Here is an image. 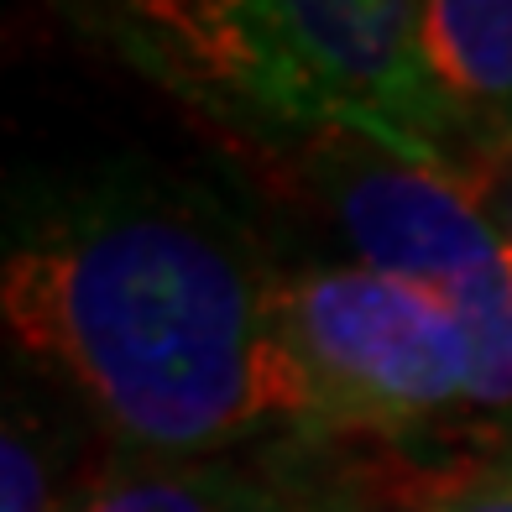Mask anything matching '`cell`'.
<instances>
[{
	"label": "cell",
	"mask_w": 512,
	"mask_h": 512,
	"mask_svg": "<svg viewBox=\"0 0 512 512\" xmlns=\"http://www.w3.org/2000/svg\"><path fill=\"white\" fill-rule=\"evenodd\" d=\"M0 314L126 455L199 460L283 418L314 424L283 277L209 199H79L6 251Z\"/></svg>",
	"instance_id": "1"
},
{
	"label": "cell",
	"mask_w": 512,
	"mask_h": 512,
	"mask_svg": "<svg viewBox=\"0 0 512 512\" xmlns=\"http://www.w3.org/2000/svg\"><path fill=\"white\" fill-rule=\"evenodd\" d=\"M115 32L142 68L256 147L351 131L455 173L413 0H152L121 11Z\"/></svg>",
	"instance_id": "2"
},
{
	"label": "cell",
	"mask_w": 512,
	"mask_h": 512,
	"mask_svg": "<svg viewBox=\"0 0 512 512\" xmlns=\"http://www.w3.org/2000/svg\"><path fill=\"white\" fill-rule=\"evenodd\" d=\"M283 330L314 424L403 429L471 403V345L439 293L371 267L283 277Z\"/></svg>",
	"instance_id": "3"
},
{
	"label": "cell",
	"mask_w": 512,
	"mask_h": 512,
	"mask_svg": "<svg viewBox=\"0 0 512 512\" xmlns=\"http://www.w3.org/2000/svg\"><path fill=\"white\" fill-rule=\"evenodd\" d=\"M267 178L314 204L351 262L439 293L460 314L481 309L512 283V251L439 162L377 147L351 131L267 142Z\"/></svg>",
	"instance_id": "4"
},
{
	"label": "cell",
	"mask_w": 512,
	"mask_h": 512,
	"mask_svg": "<svg viewBox=\"0 0 512 512\" xmlns=\"http://www.w3.org/2000/svg\"><path fill=\"white\" fill-rule=\"evenodd\" d=\"M418 63L455 131V157L512 131V0H424Z\"/></svg>",
	"instance_id": "5"
},
{
	"label": "cell",
	"mask_w": 512,
	"mask_h": 512,
	"mask_svg": "<svg viewBox=\"0 0 512 512\" xmlns=\"http://www.w3.org/2000/svg\"><path fill=\"white\" fill-rule=\"evenodd\" d=\"M68 512H293L256 476L204 460H147L105 465L84 481Z\"/></svg>",
	"instance_id": "6"
},
{
	"label": "cell",
	"mask_w": 512,
	"mask_h": 512,
	"mask_svg": "<svg viewBox=\"0 0 512 512\" xmlns=\"http://www.w3.org/2000/svg\"><path fill=\"white\" fill-rule=\"evenodd\" d=\"M84 486H68L63 429L16 392L0 424V512H68Z\"/></svg>",
	"instance_id": "7"
},
{
	"label": "cell",
	"mask_w": 512,
	"mask_h": 512,
	"mask_svg": "<svg viewBox=\"0 0 512 512\" xmlns=\"http://www.w3.org/2000/svg\"><path fill=\"white\" fill-rule=\"evenodd\" d=\"M455 178L465 183V194L481 204V215L492 220V230L512 246V131L476 142L471 152L455 157Z\"/></svg>",
	"instance_id": "8"
},
{
	"label": "cell",
	"mask_w": 512,
	"mask_h": 512,
	"mask_svg": "<svg viewBox=\"0 0 512 512\" xmlns=\"http://www.w3.org/2000/svg\"><path fill=\"white\" fill-rule=\"evenodd\" d=\"M418 512H512V471H486V476L450 481Z\"/></svg>",
	"instance_id": "9"
}]
</instances>
